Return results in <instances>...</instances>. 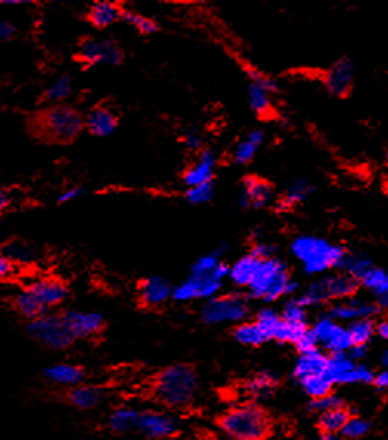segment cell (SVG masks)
<instances>
[{
	"label": "cell",
	"instance_id": "3957f363",
	"mask_svg": "<svg viewBox=\"0 0 388 440\" xmlns=\"http://www.w3.org/2000/svg\"><path fill=\"white\" fill-rule=\"evenodd\" d=\"M199 376L188 363H175L159 371L153 382V396L168 410H180L194 402Z\"/></svg>",
	"mask_w": 388,
	"mask_h": 440
},
{
	"label": "cell",
	"instance_id": "d6986e66",
	"mask_svg": "<svg viewBox=\"0 0 388 440\" xmlns=\"http://www.w3.org/2000/svg\"><path fill=\"white\" fill-rule=\"evenodd\" d=\"M27 291L35 296L45 308L51 310L62 305L70 296V289L63 280L56 277H42L27 288Z\"/></svg>",
	"mask_w": 388,
	"mask_h": 440
},
{
	"label": "cell",
	"instance_id": "44dd1931",
	"mask_svg": "<svg viewBox=\"0 0 388 440\" xmlns=\"http://www.w3.org/2000/svg\"><path fill=\"white\" fill-rule=\"evenodd\" d=\"M123 6L111 0H99L88 8L87 20L96 30H108L122 22Z\"/></svg>",
	"mask_w": 388,
	"mask_h": 440
},
{
	"label": "cell",
	"instance_id": "be15d7a7",
	"mask_svg": "<svg viewBox=\"0 0 388 440\" xmlns=\"http://www.w3.org/2000/svg\"><path fill=\"white\" fill-rule=\"evenodd\" d=\"M379 363H381V368L385 370L388 367V351H382L381 354V359H379Z\"/></svg>",
	"mask_w": 388,
	"mask_h": 440
},
{
	"label": "cell",
	"instance_id": "9c48e42d",
	"mask_svg": "<svg viewBox=\"0 0 388 440\" xmlns=\"http://www.w3.org/2000/svg\"><path fill=\"white\" fill-rule=\"evenodd\" d=\"M27 333L46 348L51 350H65L73 345L74 339L65 327L61 314L48 313L42 318L30 320L27 325Z\"/></svg>",
	"mask_w": 388,
	"mask_h": 440
},
{
	"label": "cell",
	"instance_id": "f6af8a7d",
	"mask_svg": "<svg viewBox=\"0 0 388 440\" xmlns=\"http://www.w3.org/2000/svg\"><path fill=\"white\" fill-rule=\"evenodd\" d=\"M214 196H216V184H214V180L206 182V184L185 188V193H184L185 201L189 205H194V206L208 205L210 202H213Z\"/></svg>",
	"mask_w": 388,
	"mask_h": 440
},
{
	"label": "cell",
	"instance_id": "2e32d148",
	"mask_svg": "<svg viewBox=\"0 0 388 440\" xmlns=\"http://www.w3.org/2000/svg\"><path fill=\"white\" fill-rule=\"evenodd\" d=\"M173 294V285L170 284V280L163 276H158V274H153V276L144 277L139 282L137 287V296L139 302L145 308H161V306L167 305L171 301Z\"/></svg>",
	"mask_w": 388,
	"mask_h": 440
},
{
	"label": "cell",
	"instance_id": "6da1fadb",
	"mask_svg": "<svg viewBox=\"0 0 388 440\" xmlns=\"http://www.w3.org/2000/svg\"><path fill=\"white\" fill-rule=\"evenodd\" d=\"M349 250L318 234H297L290 242V254L301 265L302 271L311 277H319L337 271Z\"/></svg>",
	"mask_w": 388,
	"mask_h": 440
},
{
	"label": "cell",
	"instance_id": "4316f807",
	"mask_svg": "<svg viewBox=\"0 0 388 440\" xmlns=\"http://www.w3.org/2000/svg\"><path fill=\"white\" fill-rule=\"evenodd\" d=\"M45 377L61 386H77L85 379V371L79 365L73 363H56L44 370Z\"/></svg>",
	"mask_w": 388,
	"mask_h": 440
},
{
	"label": "cell",
	"instance_id": "ee69618b",
	"mask_svg": "<svg viewBox=\"0 0 388 440\" xmlns=\"http://www.w3.org/2000/svg\"><path fill=\"white\" fill-rule=\"evenodd\" d=\"M353 345H370L375 337V319H359L346 325Z\"/></svg>",
	"mask_w": 388,
	"mask_h": 440
},
{
	"label": "cell",
	"instance_id": "db71d44e",
	"mask_svg": "<svg viewBox=\"0 0 388 440\" xmlns=\"http://www.w3.org/2000/svg\"><path fill=\"white\" fill-rule=\"evenodd\" d=\"M85 196V188L84 187H70L65 191H62V193L59 194V197H57V203L59 205H63V203H71L74 201H77V199L84 197Z\"/></svg>",
	"mask_w": 388,
	"mask_h": 440
},
{
	"label": "cell",
	"instance_id": "603a6c76",
	"mask_svg": "<svg viewBox=\"0 0 388 440\" xmlns=\"http://www.w3.org/2000/svg\"><path fill=\"white\" fill-rule=\"evenodd\" d=\"M359 288H364L370 293L371 298L387 310L388 306V276L382 267L373 265L364 276L359 279Z\"/></svg>",
	"mask_w": 388,
	"mask_h": 440
},
{
	"label": "cell",
	"instance_id": "c3c4849f",
	"mask_svg": "<svg viewBox=\"0 0 388 440\" xmlns=\"http://www.w3.org/2000/svg\"><path fill=\"white\" fill-rule=\"evenodd\" d=\"M342 406H345L344 398L341 396L332 393V394L319 397V398H310L308 411L315 413L318 416V414H320V413H325V411L334 410V408H342Z\"/></svg>",
	"mask_w": 388,
	"mask_h": 440
},
{
	"label": "cell",
	"instance_id": "f35d334b",
	"mask_svg": "<svg viewBox=\"0 0 388 440\" xmlns=\"http://www.w3.org/2000/svg\"><path fill=\"white\" fill-rule=\"evenodd\" d=\"M328 354H337V353H349L350 348L353 346L351 337L349 329H346V325H342V323H337L334 328L332 329V333L327 337V340L324 344L320 345Z\"/></svg>",
	"mask_w": 388,
	"mask_h": 440
},
{
	"label": "cell",
	"instance_id": "30bf717a",
	"mask_svg": "<svg viewBox=\"0 0 388 440\" xmlns=\"http://www.w3.org/2000/svg\"><path fill=\"white\" fill-rule=\"evenodd\" d=\"M276 197V188L270 180L258 176V174H246L241 180L237 206L242 211H258L273 205Z\"/></svg>",
	"mask_w": 388,
	"mask_h": 440
},
{
	"label": "cell",
	"instance_id": "6125c7cd",
	"mask_svg": "<svg viewBox=\"0 0 388 440\" xmlns=\"http://www.w3.org/2000/svg\"><path fill=\"white\" fill-rule=\"evenodd\" d=\"M35 2L31 0H0V5L5 6H13V5H32Z\"/></svg>",
	"mask_w": 388,
	"mask_h": 440
},
{
	"label": "cell",
	"instance_id": "91938a15",
	"mask_svg": "<svg viewBox=\"0 0 388 440\" xmlns=\"http://www.w3.org/2000/svg\"><path fill=\"white\" fill-rule=\"evenodd\" d=\"M375 336L381 340L388 339V322L385 319L375 320Z\"/></svg>",
	"mask_w": 388,
	"mask_h": 440
},
{
	"label": "cell",
	"instance_id": "52a82bcc",
	"mask_svg": "<svg viewBox=\"0 0 388 440\" xmlns=\"http://www.w3.org/2000/svg\"><path fill=\"white\" fill-rule=\"evenodd\" d=\"M228 262H220L219 267L206 276H192L188 274L185 280L173 287L171 301L177 303H189L196 301H210L224 289L225 280L228 279Z\"/></svg>",
	"mask_w": 388,
	"mask_h": 440
},
{
	"label": "cell",
	"instance_id": "680465c9",
	"mask_svg": "<svg viewBox=\"0 0 388 440\" xmlns=\"http://www.w3.org/2000/svg\"><path fill=\"white\" fill-rule=\"evenodd\" d=\"M14 272V263L8 260L4 254H0V280L10 277Z\"/></svg>",
	"mask_w": 388,
	"mask_h": 440
},
{
	"label": "cell",
	"instance_id": "d6a6232c",
	"mask_svg": "<svg viewBox=\"0 0 388 440\" xmlns=\"http://www.w3.org/2000/svg\"><path fill=\"white\" fill-rule=\"evenodd\" d=\"M139 413L140 411L133 408V406H119L108 417L110 429L115 434H125L136 429Z\"/></svg>",
	"mask_w": 388,
	"mask_h": 440
},
{
	"label": "cell",
	"instance_id": "7dc6e473",
	"mask_svg": "<svg viewBox=\"0 0 388 440\" xmlns=\"http://www.w3.org/2000/svg\"><path fill=\"white\" fill-rule=\"evenodd\" d=\"M253 320L263 329V333L267 334L268 340H271L273 329L277 325V322L280 320V314L276 308H273V306L265 305V306H262L258 313H256Z\"/></svg>",
	"mask_w": 388,
	"mask_h": 440
},
{
	"label": "cell",
	"instance_id": "4dcf8cb0",
	"mask_svg": "<svg viewBox=\"0 0 388 440\" xmlns=\"http://www.w3.org/2000/svg\"><path fill=\"white\" fill-rule=\"evenodd\" d=\"M297 298L308 310L315 308V306L330 305V296L324 276L313 277V280L308 282L307 287L302 289V293L297 296Z\"/></svg>",
	"mask_w": 388,
	"mask_h": 440
},
{
	"label": "cell",
	"instance_id": "5b68a950",
	"mask_svg": "<svg viewBox=\"0 0 388 440\" xmlns=\"http://www.w3.org/2000/svg\"><path fill=\"white\" fill-rule=\"evenodd\" d=\"M37 136L53 144H71L84 132V114L70 105H51L35 119Z\"/></svg>",
	"mask_w": 388,
	"mask_h": 440
},
{
	"label": "cell",
	"instance_id": "f1b7e54d",
	"mask_svg": "<svg viewBox=\"0 0 388 440\" xmlns=\"http://www.w3.org/2000/svg\"><path fill=\"white\" fill-rule=\"evenodd\" d=\"M356 363L358 362H354L349 353L330 354L327 357L324 375L332 380L333 385H346V379Z\"/></svg>",
	"mask_w": 388,
	"mask_h": 440
},
{
	"label": "cell",
	"instance_id": "6f0895ef",
	"mask_svg": "<svg viewBox=\"0 0 388 440\" xmlns=\"http://www.w3.org/2000/svg\"><path fill=\"white\" fill-rule=\"evenodd\" d=\"M368 354V345H353L349 351V356L354 362H364Z\"/></svg>",
	"mask_w": 388,
	"mask_h": 440
},
{
	"label": "cell",
	"instance_id": "816d5d0a",
	"mask_svg": "<svg viewBox=\"0 0 388 440\" xmlns=\"http://www.w3.org/2000/svg\"><path fill=\"white\" fill-rule=\"evenodd\" d=\"M277 251L279 250L275 244L265 242V240H258V242H253V245L250 246V253L261 260H265V259H270V257L277 256Z\"/></svg>",
	"mask_w": 388,
	"mask_h": 440
},
{
	"label": "cell",
	"instance_id": "5bb4252c",
	"mask_svg": "<svg viewBox=\"0 0 388 440\" xmlns=\"http://www.w3.org/2000/svg\"><path fill=\"white\" fill-rule=\"evenodd\" d=\"M61 318L74 340L96 337L105 327V318L97 311L67 310L61 314Z\"/></svg>",
	"mask_w": 388,
	"mask_h": 440
},
{
	"label": "cell",
	"instance_id": "ab89813d",
	"mask_svg": "<svg viewBox=\"0 0 388 440\" xmlns=\"http://www.w3.org/2000/svg\"><path fill=\"white\" fill-rule=\"evenodd\" d=\"M308 327L310 325H297V323H290L280 319L273 329L271 340H275L280 345H294L296 340L308 329Z\"/></svg>",
	"mask_w": 388,
	"mask_h": 440
},
{
	"label": "cell",
	"instance_id": "836d02e7",
	"mask_svg": "<svg viewBox=\"0 0 388 440\" xmlns=\"http://www.w3.org/2000/svg\"><path fill=\"white\" fill-rule=\"evenodd\" d=\"M375 262L371 259V256L364 253V251H353V253H346L345 259L341 265V268L337 271H342L345 274H349L350 277H353L354 280H358L364 276V274L373 267Z\"/></svg>",
	"mask_w": 388,
	"mask_h": 440
},
{
	"label": "cell",
	"instance_id": "8d00e7d4",
	"mask_svg": "<svg viewBox=\"0 0 388 440\" xmlns=\"http://www.w3.org/2000/svg\"><path fill=\"white\" fill-rule=\"evenodd\" d=\"M122 22H125L128 27L136 30L142 36H151L159 31L158 20L139 11L128 10V8H123Z\"/></svg>",
	"mask_w": 388,
	"mask_h": 440
},
{
	"label": "cell",
	"instance_id": "1f68e13d",
	"mask_svg": "<svg viewBox=\"0 0 388 440\" xmlns=\"http://www.w3.org/2000/svg\"><path fill=\"white\" fill-rule=\"evenodd\" d=\"M104 391L99 386L94 385H84L80 384L77 386L71 388L68 393V401L73 406L79 410H93L102 402Z\"/></svg>",
	"mask_w": 388,
	"mask_h": 440
},
{
	"label": "cell",
	"instance_id": "8992f818",
	"mask_svg": "<svg viewBox=\"0 0 388 440\" xmlns=\"http://www.w3.org/2000/svg\"><path fill=\"white\" fill-rule=\"evenodd\" d=\"M251 314L250 298L242 293H220L205 301L201 308V320L205 325H237L249 320Z\"/></svg>",
	"mask_w": 388,
	"mask_h": 440
},
{
	"label": "cell",
	"instance_id": "d590c367",
	"mask_svg": "<svg viewBox=\"0 0 388 440\" xmlns=\"http://www.w3.org/2000/svg\"><path fill=\"white\" fill-rule=\"evenodd\" d=\"M13 305H14L15 311H18L22 318L28 319V320H35L37 318H42V315L49 313V310L45 308V306L40 303L31 293H28L27 289L14 297Z\"/></svg>",
	"mask_w": 388,
	"mask_h": 440
},
{
	"label": "cell",
	"instance_id": "bcb514c9",
	"mask_svg": "<svg viewBox=\"0 0 388 440\" xmlns=\"http://www.w3.org/2000/svg\"><path fill=\"white\" fill-rule=\"evenodd\" d=\"M370 429H371L370 420H367L365 417L356 416V414H351V416L349 417V420L345 422V425L342 427L339 434L344 439L358 440V439L365 437L370 433Z\"/></svg>",
	"mask_w": 388,
	"mask_h": 440
},
{
	"label": "cell",
	"instance_id": "7c38bea8",
	"mask_svg": "<svg viewBox=\"0 0 388 440\" xmlns=\"http://www.w3.org/2000/svg\"><path fill=\"white\" fill-rule=\"evenodd\" d=\"M137 431L153 440H165L176 437L180 431L179 419L168 411L144 410L139 413Z\"/></svg>",
	"mask_w": 388,
	"mask_h": 440
},
{
	"label": "cell",
	"instance_id": "7bdbcfd3",
	"mask_svg": "<svg viewBox=\"0 0 388 440\" xmlns=\"http://www.w3.org/2000/svg\"><path fill=\"white\" fill-rule=\"evenodd\" d=\"M0 254H4L8 260L13 263H28L36 257V251L30 244L23 242V240H11L8 242Z\"/></svg>",
	"mask_w": 388,
	"mask_h": 440
},
{
	"label": "cell",
	"instance_id": "e7e4bbea",
	"mask_svg": "<svg viewBox=\"0 0 388 440\" xmlns=\"http://www.w3.org/2000/svg\"><path fill=\"white\" fill-rule=\"evenodd\" d=\"M319 440H341L339 436L337 434H327V433H322Z\"/></svg>",
	"mask_w": 388,
	"mask_h": 440
},
{
	"label": "cell",
	"instance_id": "7a4b0ae2",
	"mask_svg": "<svg viewBox=\"0 0 388 440\" xmlns=\"http://www.w3.org/2000/svg\"><path fill=\"white\" fill-rule=\"evenodd\" d=\"M246 297L265 305L276 303L282 298L292 297L299 291V282L293 276L288 263L282 257L275 256L261 260L250 285L246 287Z\"/></svg>",
	"mask_w": 388,
	"mask_h": 440
},
{
	"label": "cell",
	"instance_id": "7402d4cb",
	"mask_svg": "<svg viewBox=\"0 0 388 440\" xmlns=\"http://www.w3.org/2000/svg\"><path fill=\"white\" fill-rule=\"evenodd\" d=\"M279 384V377L270 370H262L254 372V375L245 382V394L249 396L253 403L270 401L275 396L276 388Z\"/></svg>",
	"mask_w": 388,
	"mask_h": 440
},
{
	"label": "cell",
	"instance_id": "f907efd6",
	"mask_svg": "<svg viewBox=\"0 0 388 440\" xmlns=\"http://www.w3.org/2000/svg\"><path fill=\"white\" fill-rule=\"evenodd\" d=\"M182 144L185 145L187 149L193 153H199L201 149H204L205 145V134L202 130L199 128H187L182 134Z\"/></svg>",
	"mask_w": 388,
	"mask_h": 440
},
{
	"label": "cell",
	"instance_id": "d4e9b609",
	"mask_svg": "<svg viewBox=\"0 0 388 440\" xmlns=\"http://www.w3.org/2000/svg\"><path fill=\"white\" fill-rule=\"evenodd\" d=\"M259 263L261 259L253 256L250 251L242 254L241 257H237L233 263H230L228 268L230 284L239 289L241 288L246 289V287H249L250 282L253 280L256 271L259 268Z\"/></svg>",
	"mask_w": 388,
	"mask_h": 440
},
{
	"label": "cell",
	"instance_id": "60d3db41",
	"mask_svg": "<svg viewBox=\"0 0 388 440\" xmlns=\"http://www.w3.org/2000/svg\"><path fill=\"white\" fill-rule=\"evenodd\" d=\"M299 385L302 388V391L307 394L310 398H319L333 393L334 385L332 384L325 375H318L311 377H305L299 380Z\"/></svg>",
	"mask_w": 388,
	"mask_h": 440
},
{
	"label": "cell",
	"instance_id": "e0dca14e",
	"mask_svg": "<svg viewBox=\"0 0 388 440\" xmlns=\"http://www.w3.org/2000/svg\"><path fill=\"white\" fill-rule=\"evenodd\" d=\"M119 128V115L113 108L97 105L84 114V130L97 139L113 136Z\"/></svg>",
	"mask_w": 388,
	"mask_h": 440
},
{
	"label": "cell",
	"instance_id": "9a60e30c",
	"mask_svg": "<svg viewBox=\"0 0 388 440\" xmlns=\"http://www.w3.org/2000/svg\"><path fill=\"white\" fill-rule=\"evenodd\" d=\"M219 163V156L213 148L205 146L199 153H196V159L188 165L182 174V184L185 188L213 182L216 176Z\"/></svg>",
	"mask_w": 388,
	"mask_h": 440
},
{
	"label": "cell",
	"instance_id": "4fadbf2b",
	"mask_svg": "<svg viewBox=\"0 0 388 440\" xmlns=\"http://www.w3.org/2000/svg\"><path fill=\"white\" fill-rule=\"evenodd\" d=\"M356 80V65L351 57H341L324 71L322 84L327 93L334 97H346L354 87Z\"/></svg>",
	"mask_w": 388,
	"mask_h": 440
},
{
	"label": "cell",
	"instance_id": "b9f144b4",
	"mask_svg": "<svg viewBox=\"0 0 388 440\" xmlns=\"http://www.w3.org/2000/svg\"><path fill=\"white\" fill-rule=\"evenodd\" d=\"M280 319H284L290 323H297V325H308V308L299 302L297 296L287 297L282 305V310L279 311Z\"/></svg>",
	"mask_w": 388,
	"mask_h": 440
},
{
	"label": "cell",
	"instance_id": "ac0fdd59",
	"mask_svg": "<svg viewBox=\"0 0 388 440\" xmlns=\"http://www.w3.org/2000/svg\"><path fill=\"white\" fill-rule=\"evenodd\" d=\"M315 193L316 187L311 184V180L296 179L280 193V196L276 197L271 206L276 214H288L299 205H303Z\"/></svg>",
	"mask_w": 388,
	"mask_h": 440
},
{
	"label": "cell",
	"instance_id": "9f6ffc18",
	"mask_svg": "<svg viewBox=\"0 0 388 440\" xmlns=\"http://www.w3.org/2000/svg\"><path fill=\"white\" fill-rule=\"evenodd\" d=\"M371 385L376 388L377 393H385V389L388 388V372L385 370L375 372V377H373V382H371Z\"/></svg>",
	"mask_w": 388,
	"mask_h": 440
},
{
	"label": "cell",
	"instance_id": "f5cc1de1",
	"mask_svg": "<svg viewBox=\"0 0 388 440\" xmlns=\"http://www.w3.org/2000/svg\"><path fill=\"white\" fill-rule=\"evenodd\" d=\"M297 353L302 354V353H308V351H313V350H318V348H320L318 339L315 337V334L311 333V329L308 327V329L305 331V333L296 340V344L293 345Z\"/></svg>",
	"mask_w": 388,
	"mask_h": 440
},
{
	"label": "cell",
	"instance_id": "74e56055",
	"mask_svg": "<svg viewBox=\"0 0 388 440\" xmlns=\"http://www.w3.org/2000/svg\"><path fill=\"white\" fill-rule=\"evenodd\" d=\"M73 93V77L62 74L49 85L42 94V99L49 105H62Z\"/></svg>",
	"mask_w": 388,
	"mask_h": 440
},
{
	"label": "cell",
	"instance_id": "484cf974",
	"mask_svg": "<svg viewBox=\"0 0 388 440\" xmlns=\"http://www.w3.org/2000/svg\"><path fill=\"white\" fill-rule=\"evenodd\" d=\"M327 354L318 348L308 353H302L297 356L293 367V377L299 382L305 377L324 375L327 365Z\"/></svg>",
	"mask_w": 388,
	"mask_h": 440
},
{
	"label": "cell",
	"instance_id": "ba28073f",
	"mask_svg": "<svg viewBox=\"0 0 388 440\" xmlns=\"http://www.w3.org/2000/svg\"><path fill=\"white\" fill-rule=\"evenodd\" d=\"M76 59L85 66H118L123 62V49L110 37H84L79 42Z\"/></svg>",
	"mask_w": 388,
	"mask_h": 440
},
{
	"label": "cell",
	"instance_id": "ffe728a7",
	"mask_svg": "<svg viewBox=\"0 0 388 440\" xmlns=\"http://www.w3.org/2000/svg\"><path fill=\"white\" fill-rule=\"evenodd\" d=\"M267 140V132L262 128H253L246 132L245 137L239 139L230 151V162L237 167H245L251 163L261 148Z\"/></svg>",
	"mask_w": 388,
	"mask_h": 440
},
{
	"label": "cell",
	"instance_id": "f546056e",
	"mask_svg": "<svg viewBox=\"0 0 388 440\" xmlns=\"http://www.w3.org/2000/svg\"><path fill=\"white\" fill-rule=\"evenodd\" d=\"M233 339L239 345L242 346H262L268 344L270 340L263 329L254 320H245L242 323H237L233 328Z\"/></svg>",
	"mask_w": 388,
	"mask_h": 440
},
{
	"label": "cell",
	"instance_id": "11a10c76",
	"mask_svg": "<svg viewBox=\"0 0 388 440\" xmlns=\"http://www.w3.org/2000/svg\"><path fill=\"white\" fill-rule=\"evenodd\" d=\"M15 32H18V30H15L13 23L0 19V42H8V40H11L15 36Z\"/></svg>",
	"mask_w": 388,
	"mask_h": 440
},
{
	"label": "cell",
	"instance_id": "cb8c5ba5",
	"mask_svg": "<svg viewBox=\"0 0 388 440\" xmlns=\"http://www.w3.org/2000/svg\"><path fill=\"white\" fill-rule=\"evenodd\" d=\"M324 279L328 289L330 303L345 301V298L356 296L359 291V282L342 271H332L324 274Z\"/></svg>",
	"mask_w": 388,
	"mask_h": 440
},
{
	"label": "cell",
	"instance_id": "e575fe53",
	"mask_svg": "<svg viewBox=\"0 0 388 440\" xmlns=\"http://www.w3.org/2000/svg\"><path fill=\"white\" fill-rule=\"evenodd\" d=\"M351 416V411L342 408H334L325 413L318 414V427L322 433L327 434H339L345 422Z\"/></svg>",
	"mask_w": 388,
	"mask_h": 440
},
{
	"label": "cell",
	"instance_id": "8fae6325",
	"mask_svg": "<svg viewBox=\"0 0 388 440\" xmlns=\"http://www.w3.org/2000/svg\"><path fill=\"white\" fill-rule=\"evenodd\" d=\"M384 308L379 306L373 298H364L358 294L345 301L332 302L328 305L327 314L334 322L342 323V325H349L350 322L359 319H375L381 318L384 314Z\"/></svg>",
	"mask_w": 388,
	"mask_h": 440
},
{
	"label": "cell",
	"instance_id": "681fc988",
	"mask_svg": "<svg viewBox=\"0 0 388 440\" xmlns=\"http://www.w3.org/2000/svg\"><path fill=\"white\" fill-rule=\"evenodd\" d=\"M373 377V368L364 362H358L349 375V379H346V385H371Z\"/></svg>",
	"mask_w": 388,
	"mask_h": 440
},
{
	"label": "cell",
	"instance_id": "94428289",
	"mask_svg": "<svg viewBox=\"0 0 388 440\" xmlns=\"http://www.w3.org/2000/svg\"><path fill=\"white\" fill-rule=\"evenodd\" d=\"M11 202H13V197L10 191L0 189V213H4L6 208H10Z\"/></svg>",
	"mask_w": 388,
	"mask_h": 440
},
{
	"label": "cell",
	"instance_id": "277c9868",
	"mask_svg": "<svg viewBox=\"0 0 388 440\" xmlns=\"http://www.w3.org/2000/svg\"><path fill=\"white\" fill-rule=\"evenodd\" d=\"M219 428L230 440H267L271 434V419L262 406L249 402L222 414Z\"/></svg>",
	"mask_w": 388,
	"mask_h": 440
},
{
	"label": "cell",
	"instance_id": "83f0119b",
	"mask_svg": "<svg viewBox=\"0 0 388 440\" xmlns=\"http://www.w3.org/2000/svg\"><path fill=\"white\" fill-rule=\"evenodd\" d=\"M246 102L258 118H270L271 114H275L273 94L254 82H249V87H246Z\"/></svg>",
	"mask_w": 388,
	"mask_h": 440
}]
</instances>
